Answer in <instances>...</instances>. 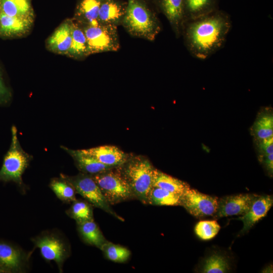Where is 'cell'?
I'll list each match as a JSON object with an SVG mask.
<instances>
[{"label":"cell","instance_id":"3957f363","mask_svg":"<svg viewBox=\"0 0 273 273\" xmlns=\"http://www.w3.org/2000/svg\"><path fill=\"white\" fill-rule=\"evenodd\" d=\"M118 168L129 185L134 199L147 204L148 195L153 187L154 169L150 161L141 156L128 157Z\"/></svg>","mask_w":273,"mask_h":273},{"label":"cell","instance_id":"44dd1931","mask_svg":"<svg viewBox=\"0 0 273 273\" xmlns=\"http://www.w3.org/2000/svg\"><path fill=\"white\" fill-rule=\"evenodd\" d=\"M76 224L79 235L85 243L101 249L108 241L94 219Z\"/></svg>","mask_w":273,"mask_h":273},{"label":"cell","instance_id":"8fae6325","mask_svg":"<svg viewBox=\"0 0 273 273\" xmlns=\"http://www.w3.org/2000/svg\"><path fill=\"white\" fill-rule=\"evenodd\" d=\"M256 194H240L227 196L218 200L217 208L213 217H223L244 214L249 209Z\"/></svg>","mask_w":273,"mask_h":273},{"label":"cell","instance_id":"8992f818","mask_svg":"<svg viewBox=\"0 0 273 273\" xmlns=\"http://www.w3.org/2000/svg\"><path fill=\"white\" fill-rule=\"evenodd\" d=\"M31 240L44 259L55 261L62 272L64 263L71 254L70 244L64 236L57 231H45Z\"/></svg>","mask_w":273,"mask_h":273},{"label":"cell","instance_id":"52a82bcc","mask_svg":"<svg viewBox=\"0 0 273 273\" xmlns=\"http://www.w3.org/2000/svg\"><path fill=\"white\" fill-rule=\"evenodd\" d=\"M60 176L68 180L79 194L93 206L100 208L117 219L124 221L111 208L91 175L80 172L74 176L63 173Z\"/></svg>","mask_w":273,"mask_h":273},{"label":"cell","instance_id":"836d02e7","mask_svg":"<svg viewBox=\"0 0 273 273\" xmlns=\"http://www.w3.org/2000/svg\"><path fill=\"white\" fill-rule=\"evenodd\" d=\"M259 158L268 172L272 175L273 172V153L259 155Z\"/></svg>","mask_w":273,"mask_h":273},{"label":"cell","instance_id":"7c38bea8","mask_svg":"<svg viewBox=\"0 0 273 273\" xmlns=\"http://www.w3.org/2000/svg\"><path fill=\"white\" fill-rule=\"evenodd\" d=\"M158 10L168 20L175 36L181 35L185 22L184 0H154Z\"/></svg>","mask_w":273,"mask_h":273},{"label":"cell","instance_id":"4fadbf2b","mask_svg":"<svg viewBox=\"0 0 273 273\" xmlns=\"http://www.w3.org/2000/svg\"><path fill=\"white\" fill-rule=\"evenodd\" d=\"M272 204V196L256 195L248 210L244 214L236 218L243 223V227L240 234L243 235L247 233L256 223L266 216Z\"/></svg>","mask_w":273,"mask_h":273},{"label":"cell","instance_id":"484cf974","mask_svg":"<svg viewBox=\"0 0 273 273\" xmlns=\"http://www.w3.org/2000/svg\"><path fill=\"white\" fill-rule=\"evenodd\" d=\"M180 196L153 186L148 195L147 204L155 206H180Z\"/></svg>","mask_w":273,"mask_h":273},{"label":"cell","instance_id":"9a60e30c","mask_svg":"<svg viewBox=\"0 0 273 273\" xmlns=\"http://www.w3.org/2000/svg\"><path fill=\"white\" fill-rule=\"evenodd\" d=\"M127 6V2L122 0H103L99 10V23L116 27L121 25Z\"/></svg>","mask_w":273,"mask_h":273},{"label":"cell","instance_id":"277c9868","mask_svg":"<svg viewBox=\"0 0 273 273\" xmlns=\"http://www.w3.org/2000/svg\"><path fill=\"white\" fill-rule=\"evenodd\" d=\"M15 126L11 128L12 139L10 148L4 156L0 169V181L15 183L23 189L22 175L28 166L32 157L21 148Z\"/></svg>","mask_w":273,"mask_h":273},{"label":"cell","instance_id":"83f0119b","mask_svg":"<svg viewBox=\"0 0 273 273\" xmlns=\"http://www.w3.org/2000/svg\"><path fill=\"white\" fill-rule=\"evenodd\" d=\"M49 186L57 198L64 203H69L76 199L77 193L73 186L61 176L52 178Z\"/></svg>","mask_w":273,"mask_h":273},{"label":"cell","instance_id":"f546056e","mask_svg":"<svg viewBox=\"0 0 273 273\" xmlns=\"http://www.w3.org/2000/svg\"><path fill=\"white\" fill-rule=\"evenodd\" d=\"M100 250L108 259L117 263L127 261L131 255L130 250L126 247L113 244L109 241Z\"/></svg>","mask_w":273,"mask_h":273},{"label":"cell","instance_id":"4dcf8cb0","mask_svg":"<svg viewBox=\"0 0 273 273\" xmlns=\"http://www.w3.org/2000/svg\"><path fill=\"white\" fill-rule=\"evenodd\" d=\"M220 226L215 220H205L199 221L195 225L196 235L203 240L213 238L219 232Z\"/></svg>","mask_w":273,"mask_h":273},{"label":"cell","instance_id":"e0dca14e","mask_svg":"<svg viewBox=\"0 0 273 273\" xmlns=\"http://www.w3.org/2000/svg\"><path fill=\"white\" fill-rule=\"evenodd\" d=\"M82 151L92 156L100 163L111 167H116L122 165L128 158L127 154L114 146H101L82 149Z\"/></svg>","mask_w":273,"mask_h":273},{"label":"cell","instance_id":"f1b7e54d","mask_svg":"<svg viewBox=\"0 0 273 273\" xmlns=\"http://www.w3.org/2000/svg\"><path fill=\"white\" fill-rule=\"evenodd\" d=\"M71 207L66 211L76 223L94 219L93 205L86 200H77L72 202Z\"/></svg>","mask_w":273,"mask_h":273},{"label":"cell","instance_id":"6da1fadb","mask_svg":"<svg viewBox=\"0 0 273 273\" xmlns=\"http://www.w3.org/2000/svg\"><path fill=\"white\" fill-rule=\"evenodd\" d=\"M231 26L229 16L218 9L186 21L181 35L190 53L196 58L205 60L223 46Z\"/></svg>","mask_w":273,"mask_h":273},{"label":"cell","instance_id":"7402d4cb","mask_svg":"<svg viewBox=\"0 0 273 273\" xmlns=\"http://www.w3.org/2000/svg\"><path fill=\"white\" fill-rule=\"evenodd\" d=\"M218 0H184L185 22L218 9Z\"/></svg>","mask_w":273,"mask_h":273},{"label":"cell","instance_id":"4316f807","mask_svg":"<svg viewBox=\"0 0 273 273\" xmlns=\"http://www.w3.org/2000/svg\"><path fill=\"white\" fill-rule=\"evenodd\" d=\"M230 270L228 258L219 253H214L207 256L200 267V272L204 273H224Z\"/></svg>","mask_w":273,"mask_h":273},{"label":"cell","instance_id":"d6a6232c","mask_svg":"<svg viewBox=\"0 0 273 273\" xmlns=\"http://www.w3.org/2000/svg\"><path fill=\"white\" fill-rule=\"evenodd\" d=\"M259 155L273 153V136L258 141Z\"/></svg>","mask_w":273,"mask_h":273},{"label":"cell","instance_id":"5bb4252c","mask_svg":"<svg viewBox=\"0 0 273 273\" xmlns=\"http://www.w3.org/2000/svg\"><path fill=\"white\" fill-rule=\"evenodd\" d=\"M34 18L11 17L0 12V37L22 36L29 31Z\"/></svg>","mask_w":273,"mask_h":273},{"label":"cell","instance_id":"2e32d148","mask_svg":"<svg viewBox=\"0 0 273 273\" xmlns=\"http://www.w3.org/2000/svg\"><path fill=\"white\" fill-rule=\"evenodd\" d=\"M72 42L71 19L62 22L48 38L46 44L51 52L67 55Z\"/></svg>","mask_w":273,"mask_h":273},{"label":"cell","instance_id":"cb8c5ba5","mask_svg":"<svg viewBox=\"0 0 273 273\" xmlns=\"http://www.w3.org/2000/svg\"><path fill=\"white\" fill-rule=\"evenodd\" d=\"M0 12L11 17L34 18L31 0H0Z\"/></svg>","mask_w":273,"mask_h":273},{"label":"cell","instance_id":"1f68e13d","mask_svg":"<svg viewBox=\"0 0 273 273\" xmlns=\"http://www.w3.org/2000/svg\"><path fill=\"white\" fill-rule=\"evenodd\" d=\"M11 90L5 84L0 68V105L8 103L11 100Z\"/></svg>","mask_w":273,"mask_h":273},{"label":"cell","instance_id":"9c48e42d","mask_svg":"<svg viewBox=\"0 0 273 273\" xmlns=\"http://www.w3.org/2000/svg\"><path fill=\"white\" fill-rule=\"evenodd\" d=\"M33 250L27 252L21 248L0 239V272H26Z\"/></svg>","mask_w":273,"mask_h":273},{"label":"cell","instance_id":"7a4b0ae2","mask_svg":"<svg viewBox=\"0 0 273 273\" xmlns=\"http://www.w3.org/2000/svg\"><path fill=\"white\" fill-rule=\"evenodd\" d=\"M122 26L131 36L153 41L161 30L160 22L149 0H127Z\"/></svg>","mask_w":273,"mask_h":273},{"label":"cell","instance_id":"30bf717a","mask_svg":"<svg viewBox=\"0 0 273 273\" xmlns=\"http://www.w3.org/2000/svg\"><path fill=\"white\" fill-rule=\"evenodd\" d=\"M218 198L189 188L180 196V206L196 217L213 216L218 204Z\"/></svg>","mask_w":273,"mask_h":273},{"label":"cell","instance_id":"d6986e66","mask_svg":"<svg viewBox=\"0 0 273 273\" xmlns=\"http://www.w3.org/2000/svg\"><path fill=\"white\" fill-rule=\"evenodd\" d=\"M62 148L73 158L76 166L82 173L94 175L114 168L100 163L82 150H71L63 146Z\"/></svg>","mask_w":273,"mask_h":273},{"label":"cell","instance_id":"d4e9b609","mask_svg":"<svg viewBox=\"0 0 273 273\" xmlns=\"http://www.w3.org/2000/svg\"><path fill=\"white\" fill-rule=\"evenodd\" d=\"M252 132L257 141L273 136V115L270 111L260 113L252 127Z\"/></svg>","mask_w":273,"mask_h":273},{"label":"cell","instance_id":"603a6c76","mask_svg":"<svg viewBox=\"0 0 273 273\" xmlns=\"http://www.w3.org/2000/svg\"><path fill=\"white\" fill-rule=\"evenodd\" d=\"M153 186L179 195H181L186 190L190 188L187 183L155 168L153 171Z\"/></svg>","mask_w":273,"mask_h":273},{"label":"cell","instance_id":"ba28073f","mask_svg":"<svg viewBox=\"0 0 273 273\" xmlns=\"http://www.w3.org/2000/svg\"><path fill=\"white\" fill-rule=\"evenodd\" d=\"M81 26L86 36L89 55L116 52L119 49L118 27L101 23Z\"/></svg>","mask_w":273,"mask_h":273},{"label":"cell","instance_id":"ffe728a7","mask_svg":"<svg viewBox=\"0 0 273 273\" xmlns=\"http://www.w3.org/2000/svg\"><path fill=\"white\" fill-rule=\"evenodd\" d=\"M72 42L67 54L75 59H82L89 55L86 36L82 26L74 19H71Z\"/></svg>","mask_w":273,"mask_h":273},{"label":"cell","instance_id":"5b68a950","mask_svg":"<svg viewBox=\"0 0 273 273\" xmlns=\"http://www.w3.org/2000/svg\"><path fill=\"white\" fill-rule=\"evenodd\" d=\"M91 175L110 205L134 199L118 167Z\"/></svg>","mask_w":273,"mask_h":273},{"label":"cell","instance_id":"ac0fdd59","mask_svg":"<svg viewBox=\"0 0 273 273\" xmlns=\"http://www.w3.org/2000/svg\"><path fill=\"white\" fill-rule=\"evenodd\" d=\"M103 1L78 0L73 19L82 26L98 24L99 10Z\"/></svg>","mask_w":273,"mask_h":273}]
</instances>
